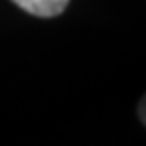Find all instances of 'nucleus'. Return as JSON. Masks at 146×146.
<instances>
[{"label": "nucleus", "instance_id": "nucleus-1", "mask_svg": "<svg viewBox=\"0 0 146 146\" xmlns=\"http://www.w3.org/2000/svg\"><path fill=\"white\" fill-rule=\"evenodd\" d=\"M12 2L29 14L41 16V18H51V16L61 14L67 8L69 0H12Z\"/></svg>", "mask_w": 146, "mask_h": 146}, {"label": "nucleus", "instance_id": "nucleus-2", "mask_svg": "<svg viewBox=\"0 0 146 146\" xmlns=\"http://www.w3.org/2000/svg\"><path fill=\"white\" fill-rule=\"evenodd\" d=\"M138 116H140V120H142V124L146 126V96L140 100V104H138Z\"/></svg>", "mask_w": 146, "mask_h": 146}]
</instances>
